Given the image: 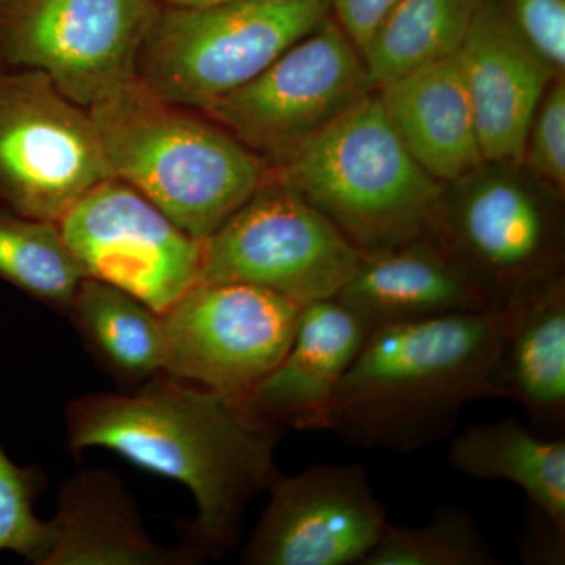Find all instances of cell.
<instances>
[{
	"instance_id": "cell-1",
	"label": "cell",
	"mask_w": 565,
	"mask_h": 565,
	"mask_svg": "<svg viewBox=\"0 0 565 565\" xmlns=\"http://www.w3.org/2000/svg\"><path fill=\"white\" fill-rule=\"evenodd\" d=\"M281 434L239 401L167 373L134 394H88L66 408L74 456L109 449L191 490L199 505L192 537L203 555H223L236 544L247 505L277 475Z\"/></svg>"
},
{
	"instance_id": "cell-2",
	"label": "cell",
	"mask_w": 565,
	"mask_h": 565,
	"mask_svg": "<svg viewBox=\"0 0 565 565\" xmlns=\"http://www.w3.org/2000/svg\"><path fill=\"white\" fill-rule=\"evenodd\" d=\"M501 334L497 310L374 327L334 393L327 430L397 452L444 440L465 405L501 397Z\"/></svg>"
},
{
	"instance_id": "cell-3",
	"label": "cell",
	"mask_w": 565,
	"mask_h": 565,
	"mask_svg": "<svg viewBox=\"0 0 565 565\" xmlns=\"http://www.w3.org/2000/svg\"><path fill=\"white\" fill-rule=\"evenodd\" d=\"M109 178L132 185L206 239L269 178L262 156L202 111L166 102L136 76L87 107Z\"/></svg>"
},
{
	"instance_id": "cell-4",
	"label": "cell",
	"mask_w": 565,
	"mask_h": 565,
	"mask_svg": "<svg viewBox=\"0 0 565 565\" xmlns=\"http://www.w3.org/2000/svg\"><path fill=\"white\" fill-rule=\"evenodd\" d=\"M267 170L362 253L433 234L445 192L404 147L373 92Z\"/></svg>"
},
{
	"instance_id": "cell-5",
	"label": "cell",
	"mask_w": 565,
	"mask_h": 565,
	"mask_svg": "<svg viewBox=\"0 0 565 565\" xmlns=\"http://www.w3.org/2000/svg\"><path fill=\"white\" fill-rule=\"evenodd\" d=\"M332 14V0L161 6L136 61L159 98L202 111L244 87Z\"/></svg>"
},
{
	"instance_id": "cell-6",
	"label": "cell",
	"mask_w": 565,
	"mask_h": 565,
	"mask_svg": "<svg viewBox=\"0 0 565 565\" xmlns=\"http://www.w3.org/2000/svg\"><path fill=\"white\" fill-rule=\"evenodd\" d=\"M360 256L299 192L267 178L203 239L200 281L259 286L303 307L334 299Z\"/></svg>"
},
{
	"instance_id": "cell-7",
	"label": "cell",
	"mask_w": 565,
	"mask_h": 565,
	"mask_svg": "<svg viewBox=\"0 0 565 565\" xmlns=\"http://www.w3.org/2000/svg\"><path fill=\"white\" fill-rule=\"evenodd\" d=\"M106 178L87 109L41 71L0 62V204L58 222Z\"/></svg>"
},
{
	"instance_id": "cell-8",
	"label": "cell",
	"mask_w": 565,
	"mask_h": 565,
	"mask_svg": "<svg viewBox=\"0 0 565 565\" xmlns=\"http://www.w3.org/2000/svg\"><path fill=\"white\" fill-rule=\"evenodd\" d=\"M455 185L448 200L444 193L433 234L493 310L514 307L561 278L556 217L530 185L486 162Z\"/></svg>"
},
{
	"instance_id": "cell-9",
	"label": "cell",
	"mask_w": 565,
	"mask_h": 565,
	"mask_svg": "<svg viewBox=\"0 0 565 565\" xmlns=\"http://www.w3.org/2000/svg\"><path fill=\"white\" fill-rule=\"evenodd\" d=\"M373 90L359 47L330 14L259 76L202 114L269 163Z\"/></svg>"
},
{
	"instance_id": "cell-10",
	"label": "cell",
	"mask_w": 565,
	"mask_h": 565,
	"mask_svg": "<svg viewBox=\"0 0 565 565\" xmlns=\"http://www.w3.org/2000/svg\"><path fill=\"white\" fill-rule=\"evenodd\" d=\"M300 311L259 286L199 281L162 313L163 373L243 399L288 352Z\"/></svg>"
},
{
	"instance_id": "cell-11",
	"label": "cell",
	"mask_w": 565,
	"mask_h": 565,
	"mask_svg": "<svg viewBox=\"0 0 565 565\" xmlns=\"http://www.w3.org/2000/svg\"><path fill=\"white\" fill-rule=\"evenodd\" d=\"M159 0H9L0 3V62L41 71L87 109L136 74Z\"/></svg>"
},
{
	"instance_id": "cell-12",
	"label": "cell",
	"mask_w": 565,
	"mask_h": 565,
	"mask_svg": "<svg viewBox=\"0 0 565 565\" xmlns=\"http://www.w3.org/2000/svg\"><path fill=\"white\" fill-rule=\"evenodd\" d=\"M58 226L85 277L117 286L158 313L200 281L203 241L115 178L93 185Z\"/></svg>"
},
{
	"instance_id": "cell-13",
	"label": "cell",
	"mask_w": 565,
	"mask_h": 565,
	"mask_svg": "<svg viewBox=\"0 0 565 565\" xmlns=\"http://www.w3.org/2000/svg\"><path fill=\"white\" fill-rule=\"evenodd\" d=\"M270 500L245 545L248 565L362 564L392 523L363 465H315L274 476Z\"/></svg>"
},
{
	"instance_id": "cell-14",
	"label": "cell",
	"mask_w": 565,
	"mask_h": 565,
	"mask_svg": "<svg viewBox=\"0 0 565 565\" xmlns=\"http://www.w3.org/2000/svg\"><path fill=\"white\" fill-rule=\"evenodd\" d=\"M457 58L484 162L519 167L535 110L559 74L527 46L501 0H482Z\"/></svg>"
},
{
	"instance_id": "cell-15",
	"label": "cell",
	"mask_w": 565,
	"mask_h": 565,
	"mask_svg": "<svg viewBox=\"0 0 565 565\" xmlns=\"http://www.w3.org/2000/svg\"><path fill=\"white\" fill-rule=\"evenodd\" d=\"M370 332L340 300L303 305L288 352L239 403L281 429L327 430L334 393Z\"/></svg>"
},
{
	"instance_id": "cell-16",
	"label": "cell",
	"mask_w": 565,
	"mask_h": 565,
	"mask_svg": "<svg viewBox=\"0 0 565 565\" xmlns=\"http://www.w3.org/2000/svg\"><path fill=\"white\" fill-rule=\"evenodd\" d=\"M334 299L360 316L370 329L493 310L478 281L434 234L362 253Z\"/></svg>"
},
{
	"instance_id": "cell-17",
	"label": "cell",
	"mask_w": 565,
	"mask_h": 565,
	"mask_svg": "<svg viewBox=\"0 0 565 565\" xmlns=\"http://www.w3.org/2000/svg\"><path fill=\"white\" fill-rule=\"evenodd\" d=\"M404 147L438 182H459L484 163L457 54L377 88Z\"/></svg>"
},
{
	"instance_id": "cell-18",
	"label": "cell",
	"mask_w": 565,
	"mask_h": 565,
	"mask_svg": "<svg viewBox=\"0 0 565 565\" xmlns=\"http://www.w3.org/2000/svg\"><path fill=\"white\" fill-rule=\"evenodd\" d=\"M51 522L54 542L44 565H184L203 556L195 546L156 545L125 487L109 471L74 476L63 486Z\"/></svg>"
},
{
	"instance_id": "cell-19",
	"label": "cell",
	"mask_w": 565,
	"mask_h": 565,
	"mask_svg": "<svg viewBox=\"0 0 565 565\" xmlns=\"http://www.w3.org/2000/svg\"><path fill=\"white\" fill-rule=\"evenodd\" d=\"M503 316L497 384L523 405L545 437L565 433V286L563 277Z\"/></svg>"
},
{
	"instance_id": "cell-20",
	"label": "cell",
	"mask_w": 565,
	"mask_h": 565,
	"mask_svg": "<svg viewBox=\"0 0 565 565\" xmlns=\"http://www.w3.org/2000/svg\"><path fill=\"white\" fill-rule=\"evenodd\" d=\"M448 460L475 479H503L519 486L537 514L565 531V440L545 437L515 416L479 423L449 444Z\"/></svg>"
},
{
	"instance_id": "cell-21",
	"label": "cell",
	"mask_w": 565,
	"mask_h": 565,
	"mask_svg": "<svg viewBox=\"0 0 565 565\" xmlns=\"http://www.w3.org/2000/svg\"><path fill=\"white\" fill-rule=\"evenodd\" d=\"M66 315L96 360L122 382L163 373L162 315L109 282L84 278Z\"/></svg>"
},
{
	"instance_id": "cell-22",
	"label": "cell",
	"mask_w": 565,
	"mask_h": 565,
	"mask_svg": "<svg viewBox=\"0 0 565 565\" xmlns=\"http://www.w3.org/2000/svg\"><path fill=\"white\" fill-rule=\"evenodd\" d=\"M482 0H397L362 54L375 90L457 54Z\"/></svg>"
},
{
	"instance_id": "cell-23",
	"label": "cell",
	"mask_w": 565,
	"mask_h": 565,
	"mask_svg": "<svg viewBox=\"0 0 565 565\" xmlns=\"http://www.w3.org/2000/svg\"><path fill=\"white\" fill-rule=\"evenodd\" d=\"M84 278L58 222L29 217L0 204V280L66 313Z\"/></svg>"
},
{
	"instance_id": "cell-24",
	"label": "cell",
	"mask_w": 565,
	"mask_h": 565,
	"mask_svg": "<svg viewBox=\"0 0 565 565\" xmlns=\"http://www.w3.org/2000/svg\"><path fill=\"white\" fill-rule=\"evenodd\" d=\"M497 556L470 512L445 505L419 527L390 525L360 565H494Z\"/></svg>"
},
{
	"instance_id": "cell-25",
	"label": "cell",
	"mask_w": 565,
	"mask_h": 565,
	"mask_svg": "<svg viewBox=\"0 0 565 565\" xmlns=\"http://www.w3.org/2000/svg\"><path fill=\"white\" fill-rule=\"evenodd\" d=\"M43 473L11 462L0 445V552H13L29 563L44 565L54 542L52 522L33 512Z\"/></svg>"
},
{
	"instance_id": "cell-26",
	"label": "cell",
	"mask_w": 565,
	"mask_h": 565,
	"mask_svg": "<svg viewBox=\"0 0 565 565\" xmlns=\"http://www.w3.org/2000/svg\"><path fill=\"white\" fill-rule=\"evenodd\" d=\"M546 192H565V84L559 76L546 88L527 131L523 161Z\"/></svg>"
},
{
	"instance_id": "cell-27",
	"label": "cell",
	"mask_w": 565,
	"mask_h": 565,
	"mask_svg": "<svg viewBox=\"0 0 565 565\" xmlns=\"http://www.w3.org/2000/svg\"><path fill=\"white\" fill-rule=\"evenodd\" d=\"M512 24L556 74L565 66V0H504Z\"/></svg>"
},
{
	"instance_id": "cell-28",
	"label": "cell",
	"mask_w": 565,
	"mask_h": 565,
	"mask_svg": "<svg viewBox=\"0 0 565 565\" xmlns=\"http://www.w3.org/2000/svg\"><path fill=\"white\" fill-rule=\"evenodd\" d=\"M397 0H332V17L362 51Z\"/></svg>"
},
{
	"instance_id": "cell-29",
	"label": "cell",
	"mask_w": 565,
	"mask_h": 565,
	"mask_svg": "<svg viewBox=\"0 0 565 565\" xmlns=\"http://www.w3.org/2000/svg\"><path fill=\"white\" fill-rule=\"evenodd\" d=\"M162 6L169 7H206L215 3L234 2V0H159Z\"/></svg>"
},
{
	"instance_id": "cell-30",
	"label": "cell",
	"mask_w": 565,
	"mask_h": 565,
	"mask_svg": "<svg viewBox=\"0 0 565 565\" xmlns=\"http://www.w3.org/2000/svg\"><path fill=\"white\" fill-rule=\"evenodd\" d=\"M9 2V0H0V3Z\"/></svg>"
}]
</instances>
